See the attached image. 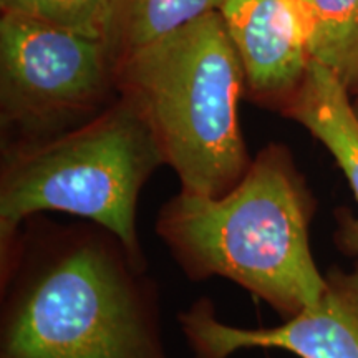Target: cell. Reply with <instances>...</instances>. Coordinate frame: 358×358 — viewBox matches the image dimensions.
<instances>
[{
    "label": "cell",
    "mask_w": 358,
    "mask_h": 358,
    "mask_svg": "<svg viewBox=\"0 0 358 358\" xmlns=\"http://www.w3.org/2000/svg\"><path fill=\"white\" fill-rule=\"evenodd\" d=\"M0 358H171L148 267L95 222L27 219L0 248Z\"/></svg>",
    "instance_id": "1"
},
{
    "label": "cell",
    "mask_w": 358,
    "mask_h": 358,
    "mask_svg": "<svg viewBox=\"0 0 358 358\" xmlns=\"http://www.w3.org/2000/svg\"><path fill=\"white\" fill-rule=\"evenodd\" d=\"M226 0H118L113 47L118 57L221 10Z\"/></svg>",
    "instance_id": "10"
},
{
    "label": "cell",
    "mask_w": 358,
    "mask_h": 358,
    "mask_svg": "<svg viewBox=\"0 0 358 358\" xmlns=\"http://www.w3.org/2000/svg\"><path fill=\"white\" fill-rule=\"evenodd\" d=\"M192 358H229L237 352L275 348L299 358H358V264L330 268L319 301L274 327L248 329L222 322L211 299L178 313Z\"/></svg>",
    "instance_id": "6"
},
{
    "label": "cell",
    "mask_w": 358,
    "mask_h": 358,
    "mask_svg": "<svg viewBox=\"0 0 358 358\" xmlns=\"http://www.w3.org/2000/svg\"><path fill=\"white\" fill-rule=\"evenodd\" d=\"M282 113L302 124L330 151L358 203V115L352 93L327 66L312 60ZM335 244L347 256L358 257V217L347 211L337 213Z\"/></svg>",
    "instance_id": "8"
},
{
    "label": "cell",
    "mask_w": 358,
    "mask_h": 358,
    "mask_svg": "<svg viewBox=\"0 0 358 358\" xmlns=\"http://www.w3.org/2000/svg\"><path fill=\"white\" fill-rule=\"evenodd\" d=\"M244 71L219 12L120 57L118 92L150 124L185 192L221 196L248 171Z\"/></svg>",
    "instance_id": "3"
},
{
    "label": "cell",
    "mask_w": 358,
    "mask_h": 358,
    "mask_svg": "<svg viewBox=\"0 0 358 358\" xmlns=\"http://www.w3.org/2000/svg\"><path fill=\"white\" fill-rule=\"evenodd\" d=\"M353 98H352V105H353V110H355V113L358 115V90L355 93H352Z\"/></svg>",
    "instance_id": "12"
},
{
    "label": "cell",
    "mask_w": 358,
    "mask_h": 358,
    "mask_svg": "<svg viewBox=\"0 0 358 358\" xmlns=\"http://www.w3.org/2000/svg\"><path fill=\"white\" fill-rule=\"evenodd\" d=\"M219 13L243 65L249 95L284 108L312 62L301 0H226Z\"/></svg>",
    "instance_id": "7"
},
{
    "label": "cell",
    "mask_w": 358,
    "mask_h": 358,
    "mask_svg": "<svg viewBox=\"0 0 358 358\" xmlns=\"http://www.w3.org/2000/svg\"><path fill=\"white\" fill-rule=\"evenodd\" d=\"M113 45L17 12L0 19L2 145L48 140L120 98Z\"/></svg>",
    "instance_id": "5"
},
{
    "label": "cell",
    "mask_w": 358,
    "mask_h": 358,
    "mask_svg": "<svg viewBox=\"0 0 358 358\" xmlns=\"http://www.w3.org/2000/svg\"><path fill=\"white\" fill-rule=\"evenodd\" d=\"M312 60L327 66L350 93L358 90V0H301Z\"/></svg>",
    "instance_id": "9"
},
{
    "label": "cell",
    "mask_w": 358,
    "mask_h": 358,
    "mask_svg": "<svg viewBox=\"0 0 358 358\" xmlns=\"http://www.w3.org/2000/svg\"><path fill=\"white\" fill-rule=\"evenodd\" d=\"M315 209L289 148L268 143L224 194L179 191L164 201L155 231L187 279L234 282L285 320L325 287L310 249Z\"/></svg>",
    "instance_id": "2"
},
{
    "label": "cell",
    "mask_w": 358,
    "mask_h": 358,
    "mask_svg": "<svg viewBox=\"0 0 358 358\" xmlns=\"http://www.w3.org/2000/svg\"><path fill=\"white\" fill-rule=\"evenodd\" d=\"M0 6L2 12L24 13L113 45L118 0H0Z\"/></svg>",
    "instance_id": "11"
},
{
    "label": "cell",
    "mask_w": 358,
    "mask_h": 358,
    "mask_svg": "<svg viewBox=\"0 0 358 358\" xmlns=\"http://www.w3.org/2000/svg\"><path fill=\"white\" fill-rule=\"evenodd\" d=\"M163 164L150 124L123 96L70 131L2 145L0 248L15 239L27 219L65 213L113 232L133 261L148 267L138 203Z\"/></svg>",
    "instance_id": "4"
}]
</instances>
